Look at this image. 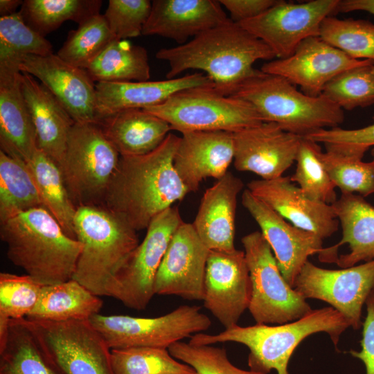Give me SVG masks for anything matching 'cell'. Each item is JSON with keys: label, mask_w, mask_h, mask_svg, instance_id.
<instances>
[{"label": "cell", "mask_w": 374, "mask_h": 374, "mask_svg": "<svg viewBox=\"0 0 374 374\" xmlns=\"http://www.w3.org/2000/svg\"><path fill=\"white\" fill-rule=\"evenodd\" d=\"M179 139L170 133L150 153L121 156L103 206L137 231L147 229L157 215L182 200L188 191L173 166Z\"/></svg>", "instance_id": "1"}, {"label": "cell", "mask_w": 374, "mask_h": 374, "mask_svg": "<svg viewBox=\"0 0 374 374\" xmlns=\"http://www.w3.org/2000/svg\"><path fill=\"white\" fill-rule=\"evenodd\" d=\"M120 157L98 124L74 123L60 168L77 208L103 206Z\"/></svg>", "instance_id": "8"}, {"label": "cell", "mask_w": 374, "mask_h": 374, "mask_svg": "<svg viewBox=\"0 0 374 374\" xmlns=\"http://www.w3.org/2000/svg\"><path fill=\"white\" fill-rule=\"evenodd\" d=\"M24 1L21 0H1L0 15L8 16L17 12V8L21 6Z\"/></svg>", "instance_id": "50"}, {"label": "cell", "mask_w": 374, "mask_h": 374, "mask_svg": "<svg viewBox=\"0 0 374 374\" xmlns=\"http://www.w3.org/2000/svg\"><path fill=\"white\" fill-rule=\"evenodd\" d=\"M19 70L38 79L75 122L98 124L96 84L86 69L73 66L52 53L24 56Z\"/></svg>", "instance_id": "19"}, {"label": "cell", "mask_w": 374, "mask_h": 374, "mask_svg": "<svg viewBox=\"0 0 374 374\" xmlns=\"http://www.w3.org/2000/svg\"><path fill=\"white\" fill-rule=\"evenodd\" d=\"M184 222L177 206H171L150 223L143 240L116 274L108 296L136 310L146 308L154 293V280L168 244Z\"/></svg>", "instance_id": "12"}, {"label": "cell", "mask_w": 374, "mask_h": 374, "mask_svg": "<svg viewBox=\"0 0 374 374\" xmlns=\"http://www.w3.org/2000/svg\"><path fill=\"white\" fill-rule=\"evenodd\" d=\"M233 96L250 103L263 122L305 137L327 127H339L344 110L323 94L310 96L283 77L256 69Z\"/></svg>", "instance_id": "6"}, {"label": "cell", "mask_w": 374, "mask_h": 374, "mask_svg": "<svg viewBox=\"0 0 374 374\" xmlns=\"http://www.w3.org/2000/svg\"><path fill=\"white\" fill-rule=\"evenodd\" d=\"M342 229L341 240L323 248L319 260L341 268L374 260V206L364 197L341 193L332 204Z\"/></svg>", "instance_id": "23"}, {"label": "cell", "mask_w": 374, "mask_h": 374, "mask_svg": "<svg viewBox=\"0 0 374 374\" xmlns=\"http://www.w3.org/2000/svg\"><path fill=\"white\" fill-rule=\"evenodd\" d=\"M339 1L295 3L279 0L261 15L238 24L267 45L276 59H284L292 55L303 40L319 36L321 23L337 12Z\"/></svg>", "instance_id": "13"}, {"label": "cell", "mask_w": 374, "mask_h": 374, "mask_svg": "<svg viewBox=\"0 0 374 374\" xmlns=\"http://www.w3.org/2000/svg\"><path fill=\"white\" fill-rule=\"evenodd\" d=\"M0 374H59L48 362L25 318L10 319L0 343Z\"/></svg>", "instance_id": "33"}, {"label": "cell", "mask_w": 374, "mask_h": 374, "mask_svg": "<svg viewBox=\"0 0 374 374\" xmlns=\"http://www.w3.org/2000/svg\"><path fill=\"white\" fill-rule=\"evenodd\" d=\"M370 64H374V61L353 59L319 36L303 40L292 55L269 61L260 70L284 78L308 96H318L339 74Z\"/></svg>", "instance_id": "15"}, {"label": "cell", "mask_w": 374, "mask_h": 374, "mask_svg": "<svg viewBox=\"0 0 374 374\" xmlns=\"http://www.w3.org/2000/svg\"><path fill=\"white\" fill-rule=\"evenodd\" d=\"M223 8L231 15V19L237 23L251 19L261 15L279 0H220Z\"/></svg>", "instance_id": "48"}, {"label": "cell", "mask_w": 374, "mask_h": 374, "mask_svg": "<svg viewBox=\"0 0 374 374\" xmlns=\"http://www.w3.org/2000/svg\"><path fill=\"white\" fill-rule=\"evenodd\" d=\"M156 57L169 64L167 79L188 69L204 71L214 87L233 96L256 70L253 64L276 57L270 48L231 18L184 44L163 48Z\"/></svg>", "instance_id": "2"}, {"label": "cell", "mask_w": 374, "mask_h": 374, "mask_svg": "<svg viewBox=\"0 0 374 374\" xmlns=\"http://www.w3.org/2000/svg\"><path fill=\"white\" fill-rule=\"evenodd\" d=\"M233 159V132H190L180 137L173 166L190 193L197 191L206 178H222Z\"/></svg>", "instance_id": "22"}, {"label": "cell", "mask_w": 374, "mask_h": 374, "mask_svg": "<svg viewBox=\"0 0 374 374\" xmlns=\"http://www.w3.org/2000/svg\"><path fill=\"white\" fill-rule=\"evenodd\" d=\"M121 156H141L157 148L172 130L169 123L143 109H126L98 123Z\"/></svg>", "instance_id": "29"}, {"label": "cell", "mask_w": 374, "mask_h": 374, "mask_svg": "<svg viewBox=\"0 0 374 374\" xmlns=\"http://www.w3.org/2000/svg\"><path fill=\"white\" fill-rule=\"evenodd\" d=\"M243 187L242 181L228 171L204 193L192 224L209 250L235 249L237 200Z\"/></svg>", "instance_id": "26"}, {"label": "cell", "mask_w": 374, "mask_h": 374, "mask_svg": "<svg viewBox=\"0 0 374 374\" xmlns=\"http://www.w3.org/2000/svg\"><path fill=\"white\" fill-rule=\"evenodd\" d=\"M20 73L0 72V146L8 155L27 163L38 146Z\"/></svg>", "instance_id": "28"}, {"label": "cell", "mask_w": 374, "mask_h": 374, "mask_svg": "<svg viewBox=\"0 0 374 374\" xmlns=\"http://www.w3.org/2000/svg\"><path fill=\"white\" fill-rule=\"evenodd\" d=\"M102 3L100 0H25L19 12L28 26L45 37L66 21L80 24L99 14Z\"/></svg>", "instance_id": "35"}, {"label": "cell", "mask_w": 374, "mask_h": 374, "mask_svg": "<svg viewBox=\"0 0 374 374\" xmlns=\"http://www.w3.org/2000/svg\"><path fill=\"white\" fill-rule=\"evenodd\" d=\"M110 349L134 347L166 348L207 330L210 318L197 305H180L154 318L96 314L89 319Z\"/></svg>", "instance_id": "11"}, {"label": "cell", "mask_w": 374, "mask_h": 374, "mask_svg": "<svg viewBox=\"0 0 374 374\" xmlns=\"http://www.w3.org/2000/svg\"><path fill=\"white\" fill-rule=\"evenodd\" d=\"M167 121L181 134L199 131L235 132L262 119L255 107L237 96H225L213 85L179 91L163 103L143 109Z\"/></svg>", "instance_id": "7"}, {"label": "cell", "mask_w": 374, "mask_h": 374, "mask_svg": "<svg viewBox=\"0 0 374 374\" xmlns=\"http://www.w3.org/2000/svg\"><path fill=\"white\" fill-rule=\"evenodd\" d=\"M19 78L35 126L38 148L60 167L70 130L75 122L59 100L33 76L21 72Z\"/></svg>", "instance_id": "27"}, {"label": "cell", "mask_w": 374, "mask_h": 374, "mask_svg": "<svg viewBox=\"0 0 374 374\" xmlns=\"http://www.w3.org/2000/svg\"><path fill=\"white\" fill-rule=\"evenodd\" d=\"M251 283L244 251L209 250L204 276V306L226 328L238 325L249 308Z\"/></svg>", "instance_id": "16"}, {"label": "cell", "mask_w": 374, "mask_h": 374, "mask_svg": "<svg viewBox=\"0 0 374 374\" xmlns=\"http://www.w3.org/2000/svg\"><path fill=\"white\" fill-rule=\"evenodd\" d=\"M350 327L345 317L334 308L312 310L301 318L278 326L256 323L250 326H233L218 334L197 333L190 337L195 345H212L228 341L242 344L249 349L250 370L268 374H289L288 363L298 345L308 336L328 333L335 347L340 335Z\"/></svg>", "instance_id": "4"}, {"label": "cell", "mask_w": 374, "mask_h": 374, "mask_svg": "<svg viewBox=\"0 0 374 374\" xmlns=\"http://www.w3.org/2000/svg\"><path fill=\"white\" fill-rule=\"evenodd\" d=\"M168 350L175 359L193 367L197 374H266L238 368L229 361L226 349L212 345H195L181 341L171 345Z\"/></svg>", "instance_id": "44"}, {"label": "cell", "mask_w": 374, "mask_h": 374, "mask_svg": "<svg viewBox=\"0 0 374 374\" xmlns=\"http://www.w3.org/2000/svg\"><path fill=\"white\" fill-rule=\"evenodd\" d=\"M241 242L251 283L248 310L256 323L283 324L309 313L310 305L285 280L261 232L250 233Z\"/></svg>", "instance_id": "10"}, {"label": "cell", "mask_w": 374, "mask_h": 374, "mask_svg": "<svg viewBox=\"0 0 374 374\" xmlns=\"http://www.w3.org/2000/svg\"><path fill=\"white\" fill-rule=\"evenodd\" d=\"M319 37L353 59L374 61V24L368 21L330 16L321 23Z\"/></svg>", "instance_id": "40"}, {"label": "cell", "mask_w": 374, "mask_h": 374, "mask_svg": "<svg viewBox=\"0 0 374 374\" xmlns=\"http://www.w3.org/2000/svg\"><path fill=\"white\" fill-rule=\"evenodd\" d=\"M362 10L374 15V0H340L337 12Z\"/></svg>", "instance_id": "49"}, {"label": "cell", "mask_w": 374, "mask_h": 374, "mask_svg": "<svg viewBox=\"0 0 374 374\" xmlns=\"http://www.w3.org/2000/svg\"><path fill=\"white\" fill-rule=\"evenodd\" d=\"M228 18L216 0H154L142 35H158L184 44Z\"/></svg>", "instance_id": "24"}, {"label": "cell", "mask_w": 374, "mask_h": 374, "mask_svg": "<svg viewBox=\"0 0 374 374\" xmlns=\"http://www.w3.org/2000/svg\"><path fill=\"white\" fill-rule=\"evenodd\" d=\"M44 285L26 275L0 273V319L26 318L37 303Z\"/></svg>", "instance_id": "43"}, {"label": "cell", "mask_w": 374, "mask_h": 374, "mask_svg": "<svg viewBox=\"0 0 374 374\" xmlns=\"http://www.w3.org/2000/svg\"><path fill=\"white\" fill-rule=\"evenodd\" d=\"M209 249L192 224L183 222L174 233L154 280V293L203 301Z\"/></svg>", "instance_id": "17"}, {"label": "cell", "mask_w": 374, "mask_h": 374, "mask_svg": "<svg viewBox=\"0 0 374 374\" xmlns=\"http://www.w3.org/2000/svg\"><path fill=\"white\" fill-rule=\"evenodd\" d=\"M41 206L39 190L28 164L0 150V221Z\"/></svg>", "instance_id": "34"}, {"label": "cell", "mask_w": 374, "mask_h": 374, "mask_svg": "<svg viewBox=\"0 0 374 374\" xmlns=\"http://www.w3.org/2000/svg\"><path fill=\"white\" fill-rule=\"evenodd\" d=\"M321 151L318 143L303 137L295 160V172L290 177L310 199L332 205L337 199V187L320 159Z\"/></svg>", "instance_id": "38"}, {"label": "cell", "mask_w": 374, "mask_h": 374, "mask_svg": "<svg viewBox=\"0 0 374 374\" xmlns=\"http://www.w3.org/2000/svg\"><path fill=\"white\" fill-rule=\"evenodd\" d=\"M52 53L51 42L28 26L19 11L0 17V72H21L24 56Z\"/></svg>", "instance_id": "36"}, {"label": "cell", "mask_w": 374, "mask_h": 374, "mask_svg": "<svg viewBox=\"0 0 374 374\" xmlns=\"http://www.w3.org/2000/svg\"><path fill=\"white\" fill-rule=\"evenodd\" d=\"M373 65L361 66L342 72L325 86L322 94L343 110L374 104Z\"/></svg>", "instance_id": "41"}, {"label": "cell", "mask_w": 374, "mask_h": 374, "mask_svg": "<svg viewBox=\"0 0 374 374\" xmlns=\"http://www.w3.org/2000/svg\"><path fill=\"white\" fill-rule=\"evenodd\" d=\"M152 8L149 0H109L104 15L116 39L142 35Z\"/></svg>", "instance_id": "45"}, {"label": "cell", "mask_w": 374, "mask_h": 374, "mask_svg": "<svg viewBox=\"0 0 374 374\" xmlns=\"http://www.w3.org/2000/svg\"><path fill=\"white\" fill-rule=\"evenodd\" d=\"M247 189L292 225L321 239L330 237L339 222L332 205L308 198L290 177L252 180Z\"/></svg>", "instance_id": "21"}, {"label": "cell", "mask_w": 374, "mask_h": 374, "mask_svg": "<svg viewBox=\"0 0 374 374\" xmlns=\"http://www.w3.org/2000/svg\"><path fill=\"white\" fill-rule=\"evenodd\" d=\"M233 136L235 168L256 173L262 179L283 176L295 162L303 138L271 122L233 132Z\"/></svg>", "instance_id": "20"}, {"label": "cell", "mask_w": 374, "mask_h": 374, "mask_svg": "<svg viewBox=\"0 0 374 374\" xmlns=\"http://www.w3.org/2000/svg\"><path fill=\"white\" fill-rule=\"evenodd\" d=\"M0 238L10 262L43 285L73 278L82 249L44 207L0 221Z\"/></svg>", "instance_id": "3"}, {"label": "cell", "mask_w": 374, "mask_h": 374, "mask_svg": "<svg viewBox=\"0 0 374 374\" xmlns=\"http://www.w3.org/2000/svg\"><path fill=\"white\" fill-rule=\"evenodd\" d=\"M293 288L305 299L329 303L345 317L350 327L358 330L363 324V305L374 290V260L341 269L321 268L308 260Z\"/></svg>", "instance_id": "14"}, {"label": "cell", "mask_w": 374, "mask_h": 374, "mask_svg": "<svg viewBox=\"0 0 374 374\" xmlns=\"http://www.w3.org/2000/svg\"><path fill=\"white\" fill-rule=\"evenodd\" d=\"M74 231L82 249L73 279L96 296H108L116 274L139 244L136 231L103 206L78 207Z\"/></svg>", "instance_id": "5"}, {"label": "cell", "mask_w": 374, "mask_h": 374, "mask_svg": "<svg viewBox=\"0 0 374 374\" xmlns=\"http://www.w3.org/2000/svg\"><path fill=\"white\" fill-rule=\"evenodd\" d=\"M374 121V116L373 117ZM305 138L323 143L326 151L362 159L364 153L374 147V123L366 127L346 130L339 127L323 129Z\"/></svg>", "instance_id": "46"}, {"label": "cell", "mask_w": 374, "mask_h": 374, "mask_svg": "<svg viewBox=\"0 0 374 374\" xmlns=\"http://www.w3.org/2000/svg\"><path fill=\"white\" fill-rule=\"evenodd\" d=\"M26 163L35 181L43 207L69 236L76 239L74 220L77 207L70 197L60 168L39 148Z\"/></svg>", "instance_id": "31"}, {"label": "cell", "mask_w": 374, "mask_h": 374, "mask_svg": "<svg viewBox=\"0 0 374 374\" xmlns=\"http://www.w3.org/2000/svg\"><path fill=\"white\" fill-rule=\"evenodd\" d=\"M114 374H197L172 357L168 349L134 347L111 349Z\"/></svg>", "instance_id": "39"}, {"label": "cell", "mask_w": 374, "mask_h": 374, "mask_svg": "<svg viewBox=\"0 0 374 374\" xmlns=\"http://www.w3.org/2000/svg\"><path fill=\"white\" fill-rule=\"evenodd\" d=\"M25 319L59 374H114L111 349L89 319Z\"/></svg>", "instance_id": "9"}, {"label": "cell", "mask_w": 374, "mask_h": 374, "mask_svg": "<svg viewBox=\"0 0 374 374\" xmlns=\"http://www.w3.org/2000/svg\"><path fill=\"white\" fill-rule=\"evenodd\" d=\"M320 159L341 193H357L364 197L374 193L372 161L364 162L356 157L329 151H321Z\"/></svg>", "instance_id": "42"}, {"label": "cell", "mask_w": 374, "mask_h": 374, "mask_svg": "<svg viewBox=\"0 0 374 374\" xmlns=\"http://www.w3.org/2000/svg\"><path fill=\"white\" fill-rule=\"evenodd\" d=\"M371 156L373 157V160H372V162L373 163V166H374V147L372 148L371 150Z\"/></svg>", "instance_id": "51"}, {"label": "cell", "mask_w": 374, "mask_h": 374, "mask_svg": "<svg viewBox=\"0 0 374 374\" xmlns=\"http://www.w3.org/2000/svg\"><path fill=\"white\" fill-rule=\"evenodd\" d=\"M372 71L374 72V65L372 67Z\"/></svg>", "instance_id": "52"}, {"label": "cell", "mask_w": 374, "mask_h": 374, "mask_svg": "<svg viewBox=\"0 0 374 374\" xmlns=\"http://www.w3.org/2000/svg\"><path fill=\"white\" fill-rule=\"evenodd\" d=\"M207 85L214 86V83L202 73L157 81L98 82L96 84L98 123L123 110L159 105L183 89Z\"/></svg>", "instance_id": "25"}, {"label": "cell", "mask_w": 374, "mask_h": 374, "mask_svg": "<svg viewBox=\"0 0 374 374\" xmlns=\"http://www.w3.org/2000/svg\"><path fill=\"white\" fill-rule=\"evenodd\" d=\"M114 39L104 15L99 13L69 33L56 54L66 62L87 69Z\"/></svg>", "instance_id": "37"}, {"label": "cell", "mask_w": 374, "mask_h": 374, "mask_svg": "<svg viewBox=\"0 0 374 374\" xmlns=\"http://www.w3.org/2000/svg\"><path fill=\"white\" fill-rule=\"evenodd\" d=\"M366 317L363 322L361 350H350L352 356L360 359L366 368V374H374V290L366 301Z\"/></svg>", "instance_id": "47"}, {"label": "cell", "mask_w": 374, "mask_h": 374, "mask_svg": "<svg viewBox=\"0 0 374 374\" xmlns=\"http://www.w3.org/2000/svg\"><path fill=\"white\" fill-rule=\"evenodd\" d=\"M95 82H139L150 78L147 50L114 39L86 69Z\"/></svg>", "instance_id": "32"}, {"label": "cell", "mask_w": 374, "mask_h": 374, "mask_svg": "<svg viewBox=\"0 0 374 374\" xmlns=\"http://www.w3.org/2000/svg\"><path fill=\"white\" fill-rule=\"evenodd\" d=\"M242 204L258 224L283 278L293 287L309 256L319 254L323 249V239L287 223L248 189L242 193Z\"/></svg>", "instance_id": "18"}, {"label": "cell", "mask_w": 374, "mask_h": 374, "mask_svg": "<svg viewBox=\"0 0 374 374\" xmlns=\"http://www.w3.org/2000/svg\"><path fill=\"white\" fill-rule=\"evenodd\" d=\"M103 305L98 296L72 278L44 285L37 303L26 318L53 321L89 319L99 314Z\"/></svg>", "instance_id": "30"}]
</instances>
